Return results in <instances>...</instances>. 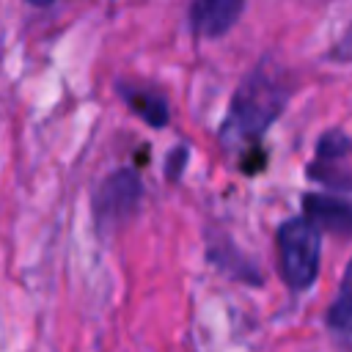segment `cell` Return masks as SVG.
<instances>
[{"label":"cell","mask_w":352,"mask_h":352,"mask_svg":"<svg viewBox=\"0 0 352 352\" xmlns=\"http://www.w3.org/2000/svg\"><path fill=\"white\" fill-rule=\"evenodd\" d=\"M341 50H344L346 55H352V25H349V30H346V36H344V41H341Z\"/></svg>","instance_id":"30bf717a"},{"label":"cell","mask_w":352,"mask_h":352,"mask_svg":"<svg viewBox=\"0 0 352 352\" xmlns=\"http://www.w3.org/2000/svg\"><path fill=\"white\" fill-rule=\"evenodd\" d=\"M30 6H36V8H47V6H52L55 0H28Z\"/></svg>","instance_id":"8fae6325"},{"label":"cell","mask_w":352,"mask_h":352,"mask_svg":"<svg viewBox=\"0 0 352 352\" xmlns=\"http://www.w3.org/2000/svg\"><path fill=\"white\" fill-rule=\"evenodd\" d=\"M126 104L148 124V126H165L168 124V104L162 96L151 94V91H140V88H124Z\"/></svg>","instance_id":"ba28073f"},{"label":"cell","mask_w":352,"mask_h":352,"mask_svg":"<svg viewBox=\"0 0 352 352\" xmlns=\"http://www.w3.org/2000/svg\"><path fill=\"white\" fill-rule=\"evenodd\" d=\"M327 327L333 330V336L344 344L352 346V261L346 264V272L341 278V289L336 302L327 311Z\"/></svg>","instance_id":"52a82bcc"},{"label":"cell","mask_w":352,"mask_h":352,"mask_svg":"<svg viewBox=\"0 0 352 352\" xmlns=\"http://www.w3.org/2000/svg\"><path fill=\"white\" fill-rule=\"evenodd\" d=\"M140 195H143V184L138 179L135 170L129 168H121V170H113L94 192V217H96V226L102 231L107 228H116L118 223H124L140 204Z\"/></svg>","instance_id":"3957f363"},{"label":"cell","mask_w":352,"mask_h":352,"mask_svg":"<svg viewBox=\"0 0 352 352\" xmlns=\"http://www.w3.org/2000/svg\"><path fill=\"white\" fill-rule=\"evenodd\" d=\"M302 209H305V220L316 231L324 228L333 234L352 236V201L322 195V192H308L302 198Z\"/></svg>","instance_id":"8992f818"},{"label":"cell","mask_w":352,"mask_h":352,"mask_svg":"<svg viewBox=\"0 0 352 352\" xmlns=\"http://www.w3.org/2000/svg\"><path fill=\"white\" fill-rule=\"evenodd\" d=\"M184 160H187V148H184V146H179L176 151H170V154H168V162H165V176H168L170 182L182 176V170H184Z\"/></svg>","instance_id":"9c48e42d"},{"label":"cell","mask_w":352,"mask_h":352,"mask_svg":"<svg viewBox=\"0 0 352 352\" xmlns=\"http://www.w3.org/2000/svg\"><path fill=\"white\" fill-rule=\"evenodd\" d=\"M352 160V140L330 132L316 146V160L311 165V179L336 187V190H352V168H346Z\"/></svg>","instance_id":"277c9868"},{"label":"cell","mask_w":352,"mask_h":352,"mask_svg":"<svg viewBox=\"0 0 352 352\" xmlns=\"http://www.w3.org/2000/svg\"><path fill=\"white\" fill-rule=\"evenodd\" d=\"M289 85L283 80V72L275 69V63L261 60L236 88L226 124H223V140L226 146H239L256 140L286 107Z\"/></svg>","instance_id":"6da1fadb"},{"label":"cell","mask_w":352,"mask_h":352,"mask_svg":"<svg viewBox=\"0 0 352 352\" xmlns=\"http://www.w3.org/2000/svg\"><path fill=\"white\" fill-rule=\"evenodd\" d=\"M242 8H245V0H192L190 6L192 33L201 38L223 36L236 25Z\"/></svg>","instance_id":"5b68a950"},{"label":"cell","mask_w":352,"mask_h":352,"mask_svg":"<svg viewBox=\"0 0 352 352\" xmlns=\"http://www.w3.org/2000/svg\"><path fill=\"white\" fill-rule=\"evenodd\" d=\"M278 253H280V272L289 289L302 292L316 280L319 272V231L305 220L294 217L286 220L278 231Z\"/></svg>","instance_id":"7a4b0ae2"}]
</instances>
